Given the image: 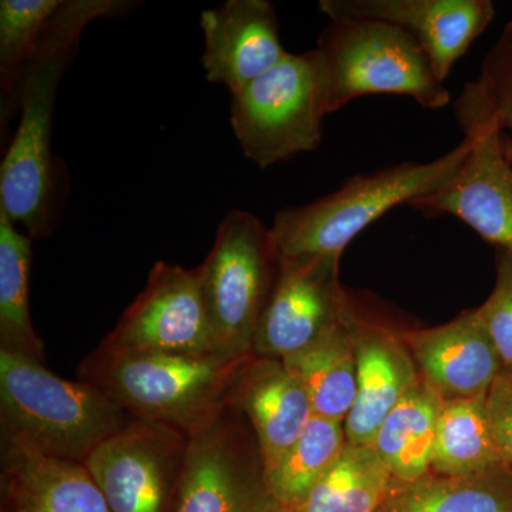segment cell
Wrapping results in <instances>:
<instances>
[{"mask_svg":"<svg viewBox=\"0 0 512 512\" xmlns=\"http://www.w3.org/2000/svg\"><path fill=\"white\" fill-rule=\"evenodd\" d=\"M130 0H63L28 63L15 111L18 131L0 165V212L32 239L52 235L62 202V177L52 153L53 111L64 70L84 29L97 19L130 12Z\"/></svg>","mask_w":512,"mask_h":512,"instance_id":"cell-1","label":"cell"},{"mask_svg":"<svg viewBox=\"0 0 512 512\" xmlns=\"http://www.w3.org/2000/svg\"><path fill=\"white\" fill-rule=\"evenodd\" d=\"M133 417L92 384L53 375L45 363L0 350L2 443L82 463Z\"/></svg>","mask_w":512,"mask_h":512,"instance_id":"cell-2","label":"cell"},{"mask_svg":"<svg viewBox=\"0 0 512 512\" xmlns=\"http://www.w3.org/2000/svg\"><path fill=\"white\" fill-rule=\"evenodd\" d=\"M470 138L430 163L389 165L348 178L345 184L302 207L276 212L271 235L279 256H342L369 225L400 204H412L453 180L470 154Z\"/></svg>","mask_w":512,"mask_h":512,"instance_id":"cell-3","label":"cell"},{"mask_svg":"<svg viewBox=\"0 0 512 512\" xmlns=\"http://www.w3.org/2000/svg\"><path fill=\"white\" fill-rule=\"evenodd\" d=\"M221 355L110 352L84 357L77 375L123 407L133 419L190 433L227 402L239 366Z\"/></svg>","mask_w":512,"mask_h":512,"instance_id":"cell-4","label":"cell"},{"mask_svg":"<svg viewBox=\"0 0 512 512\" xmlns=\"http://www.w3.org/2000/svg\"><path fill=\"white\" fill-rule=\"evenodd\" d=\"M316 50L325 67L328 114L369 94L412 97L427 110L450 103V92L429 57L397 26L377 20H330Z\"/></svg>","mask_w":512,"mask_h":512,"instance_id":"cell-5","label":"cell"},{"mask_svg":"<svg viewBox=\"0 0 512 512\" xmlns=\"http://www.w3.org/2000/svg\"><path fill=\"white\" fill-rule=\"evenodd\" d=\"M281 256L271 229L248 211L232 210L218 225L200 268L202 298L217 355L245 359L278 276Z\"/></svg>","mask_w":512,"mask_h":512,"instance_id":"cell-6","label":"cell"},{"mask_svg":"<svg viewBox=\"0 0 512 512\" xmlns=\"http://www.w3.org/2000/svg\"><path fill=\"white\" fill-rule=\"evenodd\" d=\"M231 96L232 130L245 157L258 167L311 153L322 143L328 86L318 50L288 53Z\"/></svg>","mask_w":512,"mask_h":512,"instance_id":"cell-7","label":"cell"},{"mask_svg":"<svg viewBox=\"0 0 512 512\" xmlns=\"http://www.w3.org/2000/svg\"><path fill=\"white\" fill-rule=\"evenodd\" d=\"M174 512H285L244 414L225 402L188 433Z\"/></svg>","mask_w":512,"mask_h":512,"instance_id":"cell-8","label":"cell"},{"mask_svg":"<svg viewBox=\"0 0 512 512\" xmlns=\"http://www.w3.org/2000/svg\"><path fill=\"white\" fill-rule=\"evenodd\" d=\"M187 446L184 431L133 419L94 448L84 466L110 512H174Z\"/></svg>","mask_w":512,"mask_h":512,"instance_id":"cell-9","label":"cell"},{"mask_svg":"<svg viewBox=\"0 0 512 512\" xmlns=\"http://www.w3.org/2000/svg\"><path fill=\"white\" fill-rule=\"evenodd\" d=\"M456 116L473 147L453 180L413 201L423 214L451 215L497 249L512 252V165L497 121L457 100Z\"/></svg>","mask_w":512,"mask_h":512,"instance_id":"cell-10","label":"cell"},{"mask_svg":"<svg viewBox=\"0 0 512 512\" xmlns=\"http://www.w3.org/2000/svg\"><path fill=\"white\" fill-rule=\"evenodd\" d=\"M340 256H281L254 339L255 356L284 360L355 312L339 279Z\"/></svg>","mask_w":512,"mask_h":512,"instance_id":"cell-11","label":"cell"},{"mask_svg":"<svg viewBox=\"0 0 512 512\" xmlns=\"http://www.w3.org/2000/svg\"><path fill=\"white\" fill-rule=\"evenodd\" d=\"M110 352L217 355L202 298L200 268L160 261L146 288L101 342Z\"/></svg>","mask_w":512,"mask_h":512,"instance_id":"cell-12","label":"cell"},{"mask_svg":"<svg viewBox=\"0 0 512 512\" xmlns=\"http://www.w3.org/2000/svg\"><path fill=\"white\" fill-rule=\"evenodd\" d=\"M330 20L365 19L406 30L446 80L494 18L490 0H320Z\"/></svg>","mask_w":512,"mask_h":512,"instance_id":"cell-13","label":"cell"},{"mask_svg":"<svg viewBox=\"0 0 512 512\" xmlns=\"http://www.w3.org/2000/svg\"><path fill=\"white\" fill-rule=\"evenodd\" d=\"M400 336L421 382L443 400L483 396L504 370L477 308L434 328L400 330Z\"/></svg>","mask_w":512,"mask_h":512,"instance_id":"cell-14","label":"cell"},{"mask_svg":"<svg viewBox=\"0 0 512 512\" xmlns=\"http://www.w3.org/2000/svg\"><path fill=\"white\" fill-rule=\"evenodd\" d=\"M208 82L235 94L274 69L289 52L282 46L278 16L268 0H227L201 15Z\"/></svg>","mask_w":512,"mask_h":512,"instance_id":"cell-15","label":"cell"},{"mask_svg":"<svg viewBox=\"0 0 512 512\" xmlns=\"http://www.w3.org/2000/svg\"><path fill=\"white\" fill-rule=\"evenodd\" d=\"M254 431L265 474L279 463L312 419L308 394L284 362L251 355L239 366L227 396Z\"/></svg>","mask_w":512,"mask_h":512,"instance_id":"cell-16","label":"cell"},{"mask_svg":"<svg viewBox=\"0 0 512 512\" xmlns=\"http://www.w3.org/2000/svg\"><path fill=\"white\" fill-rule=\"evenodd\" d=\"M353 338L357 390L345 420L346 439L359 446H372L383 421L420 382V376L400 330L356 313Z\"/></svg>","mask_w":512,"mask_h":512,"instance_id":"cell-17","label":"cell"},{"mask_svg":"<svg viewBox=\"0 0 512 512\" xmlns=\"http://www.w3.org/2000/svg\"><path fill=\"white\" fill-rule=\"evenodd\" d=\"M2 512H110L82 463L2 443Z\"/></svg>","mask_w":512,"mask_h":512,"instance_id":"cell-18","label":"cell"},{"mask_svg":"<svg viewBox=\"0 0 512 512\" xmlns=\"http://www.w3.org/2000/svg\"><path fill=\"white\" fill-rule=\"evenodd\" d=\"M355 312L345 322L323 333L319 339L282 360L311 402L313 414L342 421L356 399L357 367L353 322Z\"/></svg>","mask_w":512,"mask_h":512,"instance_id":"cell-19","label":"cell"},{"mask_svg":"<svg viewBox=\"0 0 512 512\" xmlns=\"http://www.w3.org/2000/svg\"><path fill=\"white\" fill-rule=\"evenodd\" d=\"M379 512H512V470L495 468L477 476L427 473L392 491Z\"/></svg>","mask_w":512,"mask_h":512,"instance_id":"cell-20","label":"cell"},{"mask_svg":"<svg viewBox=\"0 0 512 512\" xmlns=\"http://www.w3.org/2000/svg\"><path fill=\"white\" fill-rule=\"evenodd\" d=\"M505 466L495 443L487 394L441 402L431 473L477 476Z\"/></svg>","mask_w":512,"mask_h":512,"instance_id":"cell-21","label":"cell"},{"mask_svg":"<svg viewBox=\"0 0 512 512\" xmlns=\"http://www.w3.org/2000/svg\"><path fill=\"white\" fill-rule=\"evenodd\" d=\"M441 402L420 380L377 431L372 446L397 481L409 483L430 473Z\"/></svg>","mask_w":512,"mask_h":512,"instance_id":"cell-22","label":"cell"},{"mask_svg":"<svg viewBox=\"0 0 512 512\" xmlns=\"http://www.w3.org/2000/svg\"><path fill=\"white\" fill-rule=\"evenodd\" d=\"M394 484L373 446L346 443L338 460L292 512H379Z\"/></svg>","mask_w":512,"mask_h":512,"instance_id":"cell-23","label":"cell"},{"mask_svg":"<svg viewBox=\"0 0 512 512\" xmlns=\"http://www.w3.org/2000/svg\"><path fill=\"white\" fill-rule=\"evenodd\" d=\"M32 255V238L0 212V350L45 363V345L30 318Z\"/></svg>","mask_w":512,"mask_h":512,"instance_id":"cell-24","label":"cell"},{"mask_svg":"<svg viewBox=\"0 0 512 512\" xmlns=\"http://www.w3.org/2000/svg\"><path fill=\"white\" fill-rule=\"evenodd\" d=\"M346 443L345 423L313 414L299 439L265 474L269 490L285 512H292L302 504L338 460Z\"/></svg>","mask_w":512,"mask_h":512,"instance_id":"cell-25","label":"cell"},{"mask_svg":"<svg viewBox=\"0 0 512 512\" xmlns=\"http://www.w3.org/2000/svg\"><path fill=\"white\" fill-rule=\"evenodd\" d=\"M63 0H2L0 2V87L2 133L15 111L23 73L35 55L40 37Z\"/></svg>","mask_w":512,"mask_h":512,"instance_id":"cell-26","label":"cell"},{"mask_svg":"<svg viewBox=\"0 0 512 512\" xmlns=\"http://www.w3.org/2000/svg\"><path fill=\"white\" fill-rule=\"evenodd\" d=\"M460 97L512 133V25L485 59L478 82L466 84Z\"/></svg>","mask_w":512,"mask_h":512,"instance_id":"cell-27","label":"cell"},{"mask_svg":"<svg viewBox=\"0 0 512 512\" xmlns=\"http://www.w3.org/2000/svg\"><path fill=\"white\" fill-rule=\"evenodd\" d=\"M477 311L504 367H512V252L497 249L494 289Z\"/></svg>","mask_w":512,"mask_h":512,"instance_id":"cell-28","label":"cell"},{"mask_svg":"<svg viewBox=\"0 0 512 512\" xmlns=\"http://www.w3.org/2000/svg\"><path fill=\"white\" fill-rule=\"evenodd\" d=\"M495 443L505 466L512 470V367H504L487 393Z\"/></svg>","mask_w":512,"mask_h":512,"instance_id":"cell-29","label":"cell"},{"mask_svg":"<svg viewBox=\"0 0 512 512\" xmlns=\"http://www.w3.org/2000/svg\"><path fill=\"white\" fill-rule=\"evenodd\" d=\"M504 150L505 156H507L508 161H510L512 165V133L508 134V136L504 138Z\"/></svg>","mask_w":512,"mask_h":512,"instance_id":"cell-30","label":"cell"}]
</instances>
